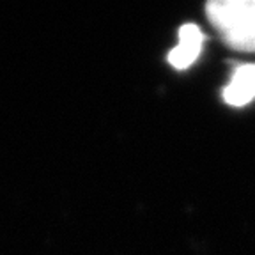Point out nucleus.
<instances>
[{
  "mask_svg": "<svg viewBox=\"0 0 255 255\" xmlns=\"http://www.w3.org/2000/svg\"><path fill=\"white\" fill-rule=\"evenodd\" d=\"M222 98L231 107H245L255 100V64H241L234 69Z\"/></svg>",
  "mask_w": 255,
  "mask_h": 255,
  "instance_id": "3",
  "label": "nucleus"
},
{
  "mask_svg": "<svg viewBox=\"0 0 255 255\" xmlns=\"http://www.w3.org/2000/svg\"><path fill=\"white\" fill-rule=\"evenodd\" d=\"M204 34L197 25L186 23L179 28V43L177 46L172 48L168 52V62L174 66L175 69H188L191 64L199 59L200 52H202L204 44Z\"/></svg>",
  "mask_w": 255,
  "mask_h": 255,
  "instance_id": "2",
  "label": "nucleus"
},
{
  "mask_svg": "<svg viewBox=\"0 0 255 255\" xmlns=\"http://www.w3.org/2000/svg\"><path fill=\"white\" fill-rule=\"evenodd\" d=\"M206 14L227 46L255 52V0H211Z\"/></svg>",
  "mask_w": 255,
  "mask_h": 255,
  "instance_id": "1",
  "label": "nucleus"
}]
</instances>
